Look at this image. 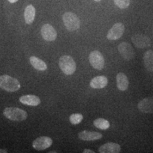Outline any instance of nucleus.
Instances as JSON below:
<instances>
[{
    "instance_id": "dca6fc26",
    "label": "nucleus",
    "mask_w": 153,
    "mask_h": 153,
    "mask_svg": "<svg viewBox=\"0 0 153 153\" xmlns=\"http://www.w3.org/2000/svg\"><path fill=\"white\" fill-rule=\"evenodd\" d=\"M108 85V79L104 75L97 76L90 82V87L93 89H102Z\"/></svg>"
},
{
    "instance_id": "2eb2a0df",
    "label": "nucleus",
    "mask_w": 153,
    "mask_h": 153,
    "mask_svg": "<svg viewBox=\"0 0 153 153\" xmlns=\"http://www.w3.org/2000/svg\"><path fill=\"white\" fill-rule=\"evenodd\" d=\"M116 86L118 89L122 91H126L128 88V78L123 72H118L116 75Z\"/></svg>"
},
{
    "instance_id": "7ed1b4c3",
    "label": "nucleus",
    "mask_w": 153,
    "mask_h": 153,
    "mask_svg": "<svg viewBox=\"0 0 153 153\" xmlns=\"http://www.w3.org/2000/svg\"><path fill=\"white\" fill-rule=\"evenodd\" d=\"M59 67L66 75H72L76 71V63L70 55H62L59 59Z\"/></svg>"
},
{
    "instance_id": "6e6552de",
    "label": "nucleus",
    "mask_w": 153,
    "mask_h": 153,
    "mask_svg": "<svg viewBox=\"0 0 153 153\" xmlns=\"http://www.w3.org/2000/svg\"><path fill=\"white\" fill-rule=\"evenodd\" d=\"M120 55L126 60H131L135 57V51L132 45L128 42H122L118 46Z\"/></svg>"
},
{
    "instance_id": "412c9836",
    "label": "nucleus",
    "mask_w": 153,
    "mask_h": 153,
    "mask_svg": "<svg viewBox=\"0 0 153 153\" xmlns=\"http://www.w3.org/2000/svg\"><path fill=\"white\" fill-rule=\"evenodd\" d=\"M83 120V116L81 114H73L70 116V123L73 125H77Z\"/></svg>"
},
{
    "instance_id": "ddd939ff",
    "label": "nucleus",
    "mask_w": 153,
    "mask_h": 153,
    "mask_svg": "<svg viewBox=\"0 0 153 153\" xmlns=\"http://www.w3.org/2000/svg\"><path fill=\"white\" fill-rule=\"evenodd\" d=\"M121 150L120 145L116 143H107L99 148L100 153H119Z\"/></svg>"
},
{
    "instance_id": "393cba45",
    "label": "nucleus",
    "mask_w": 153,
    "mask_h": 153,
    "mask_svg": "<svg viewBox=\"0 0 153 153\" xmlns=\"http://www.w3.org/2000/svg\"><path fill=\"white\" fill-rule=\"evenodd\" d=\"M7 151L5 150H2V149H0V153H7Z\"/></svg>"
},
{
    "instance_id": "aec40b11",
    "label": "nucleus",
    "mask_w": 153,
    "mask_h": 153,
    "mask_svg": "<svg viewBox=\"0 0 153 153\" xmlns=\"http://www.w3.org/2000/svg\"><path fill=\"white\" fill-rule=\"evenodd\" d=\"M94 126L97 128L101 130H106L108 129L110 127V123L108 120L104 119L103 118H99L94 120Z\"/></svg>"
},
{
    "instance_id": "5701e85b",
    "label": "nucleus",
    "mask_w": 153,
    "mask_h": 153,
    "mask_svg": "<svg viewBox=\"0 0 153 153\" xmlns=\"http://www.w3.org/2000/svg\"><path fill=\"white\" fill-rule=\"evenodd\" d=\"M84 153H94V151L90 150V149H85V150L83 151Z\"/></svg>"
},
{
    "instance_id": "9b49d317",
    "label": "nucleus",
    "mask_w": 153,
    "mask_h": 153,
    "mask_svg": "<svg viewBox=\"0 0 153 153\" xmlns=\"http://www.w3.org/2000/svg\"><path fill=\"white\" fill-rule=\"evenodd\" d=\"M139 111L145 114L153 113V97H146L141 100L137 104Z\"/></svg>"
},
{
    "instance_id": "f3484780",
    "label": "nucleus",
    "mask_w": 153,
    "mask_h": 153,
    "mask_svg": "<svg viewBox=\"0 0 153 153\" xmlns=\"http://www.w3.org/2000/svg\"><path fill=\"white\" fill-rule=\"evenodd\" d=\"M143 63L145 69L149 72H153V51L148 50L143 55Z\"/></svg>"
},
{
    "instance_id": "f257e3e1",
    "label": "nucleus",
    "mask_w": 153,
    "mask_h": 153,
    "mask_svg": "<svg viewBox=\"0 0 153 153\" xmlns=\"http://www.w3.org/2000/svg\"><path fill=\"white\" fill-rule=\"evenodd\" d=\"M0 88L8 92H14L19 90L21 83L16 78L4 74L0 76Z\"/></svg>"
},
{
    "instance_id": "a878e982",
    "label": "nucleus",
    "mask_w": 153,
    "mask_h": 153,
    "mask_svg": "<svg viewBox=\"0 0 153 153\" xmlns=\"http://www.w3.org/2000/svg\"><path fill=\"white\" fill-rule=\"evenodd\" d=\"M95 1H97V2H99V1H101V0H94Z\"/></svg>"
},
{
    "instance_id": "4468645a",
    "label": "nucleus",
    "mask_w": 153,
    "mask_h": 153,
    "mask_svg": "<svg viewBox=\"0 0 153 153\" xmlns=\"http://www.w3.org/2000/svg\"><path fill=\"white\" fill-rule=\"evenodd\" d=\"M19 101L22 104L26 106H36L41 104V99L38 97L33 94H26L21 97Z\"/></svg>"
},
{
    "instance_id": "f8f14e48",
    "label": "nucleus",
    "mask_w": 153,
    "mask_h": 153,
    "mask_svg": "<svg viewBox=\"0 0 153 153\" xmlns=\"http://www.w3.org/2000/svg\"><path fill=\"white\" fill-rule=\"evenodd\" d=\"M78 137L80 140L85 141H94L101 139L103 137L102 134L96 131H82L78 133Z\"/></svg>"
},
{
    "instance_id": "a211bd4d",
    "label": "nucleus",
    "mask_w": 153,
    "mask_h": 153,
    "mask_svg": "<svg viewBox=\"0 0 153 153\" xmlns=\"http://www.w3.org/2000/svg\"><path fill=\"white\" fill-rule=\"evenodd\" d=\"M36 16V9L33 5H28L24 11L25 22L27 24H31Z\"/></svg>"
},
{
    "instance_id": "0eeeda50",
    "label": "nucleus",
    "mask_w": 153,
    "mask_h": 153,
    "mask_svg": "<svg viewBox=\"0 0 153 153\" xmlns=\"http://www.w3.org/2000/svg\"><path fill=\"white\" fill-rule=\"evenodd\" d=\"M125 31V26L122 23H116L108 30L106 37L110 41H116L119 39L123 35Z\"/></svg>"
},
{
    "instance_id": "b1692460",
    "label": "nucleus",
    "mask_w": 153,
    "mask_h": 153,
    "mask_svg": "<svg viewBox=\"0 0 153 153\" xmlns=\"http://www.w3.org/2000/svg\"><path fill=\"white\" fill-rule=\"evenodd\" d=\"M8 1L11 4H14V3H16V1H18L19 0H8Z\"/></svg>"
},
{
    "instance_id": "6ab92c4d",
    "label": "nucleus",
    "mask_w": 153,
    "mask_h": 153,
    "mask_svg": "<svg viewBox=\"0 0 153 153\" xmlns=\"http://www.w3.org/2000/svg\"><path fill=\"white\" fill-rule=\"evenodd\" d=\"M30 63L36 70L39 71H45L48 68L46 63L36 56L30 57Z\"/></svg>"
},
{
    "instance_id": "20e7f679",
    "label": "nucleus",
    "mask_w": 153,
    "mask_h": 153,
    "mask_svg": "<svg viewBox=\"0 0 153 153\" xmlns=\"http://www.w3.org/2000/svg\"><path fill=\"white\" fill-rule=\"evenodd\" d=\"M62 21L65 26L69 31H74L80 27V20L73 12H66L63 14Z\"/></svg>"
},
{
    "instance_id": "39448f33",
    "label": "nucleus",
    "mask_w": 153,
    "mask_h": 153,
    "mask_svg": "<svg viewBox=\"0 0 153 153\" xmlns=\"http://www.w3.org/2000/svg\"><path fill=\"white\" fill-rule=\"evenodd\" d=\"M89 60L91 65L96 70H102L105 65L104 57L99 51H93L89 55Z\"/></svg>"
},
{
    "instance_id": "9d476101",
    "label": "nucleus",
    "mask_w": 153,
    "mask_h": 153,
    "mask_svg": "<svg viewBox=\"0 0 153 153\" xmlns=\"http://www.w3.org/2000/svg\"><path fill=\"white\" fill-rule=\"evenodd\" d=\"M41 35L46 41H54L57 38V31L51 24H44L41 28Z\"/></svg>"
},
{
    "instance_id": "4be33fe9",
    "label": "nucleus",
    "mask_w": 153,
    "mask_h": 153,
    "mask_svg": "<svg viewBox=\"0 0 153 153\" xmlns=\"http://www.w3.org/2000/svg\"><path fill=\"white\" fill-rule=\"evenodd\" d=\"M114 1L115 4L121 9L128 8L131 4V0H114Z\"/></svg>"
},
{
    "instance_id": "1a4fd4ad",
    "label": "nucleus",
    "mask_w": 153,
    "mask_h": 153,
    "mask_svg": "<svg viewBox=\"0 0 153 153\" xmlns=\"http://www.w3.org/2000/svg\"><path fill=\"white\" fill-rule=\"evenodd\" d=\"M53 144V140L47 136H41L34 140L32 146L36 150H44L48 149Z\"/></svg>"
},
{
    "instance_id": "f03ea898",
    "label": "nucleus",
    "mask_w": 153,
    "mask_h": 153,
    "mask_svg": "<svg viewBox=\"0 0 153 153\" xmlns=\"http://www.w3.org/2000/svg\"><path fill=\"white\" fill-rule=\"evenodd\" d=\"M3 114L7 119L17 122L25 120L28 117L26 111L18 107H7L3 111Z\"/></svg>"
},
{
    "instance_id": "423d86ee",
    "label": "nucleus",
    "mask_w": 153,
    "mask_h": 153,
    "mask_svg": "<svg viewBox=\"0 0 153 153\" xmlns=\"http://www.w3.org/2000/svg\"><path fill=\"white\" fill-rule=\"evenodd\" d=\"M131 41L137 48H145L150 47L151 40L148 36L143 33H135L132 36Z\"/></svg>"
}]
</instances>
